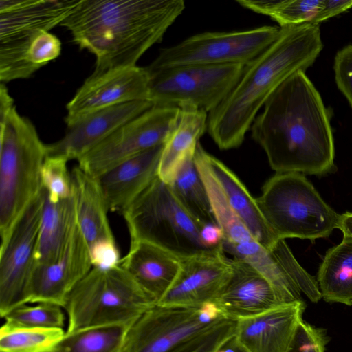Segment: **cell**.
<instances>
[{
  "label": "cell",
  "mask_w": 352,
  "mask_h": 352,
  "mask_svg": "<svg viewBox=\"0 0 352 352\" xmlns=\"http://www.w3.org/2000/svg\"><path fill=\"white\" fill-rule=\"evenodd\" d=\"M250 131L276 173L320 175L334 168L330 116L303 71L292 74L271 95Z\"/></svg>",
  "instance_id": "6da1fadb"
},
{
  "label": "cell",
  "mask_w": 352,
  "mask_h": 352,
  "mask_svg": "<svg viewBox=\"0 0 352 352\" xmlns=\"http://www.w3.org/2000/svg\"><path fill=\"white\" fill-rule=\"evenodd\" d=\"M184 9L182 0H80L60 25L95 55L100 72L135 66Z\"/></svg>",
  "instance_id": "7a4b0ae2"
},
{
  "label": "cell",
  "mask_w": 352,
  "mask_h": 352,
  "mask_svg": "<svg viewBox=\"0 0 352 352\" xmlns=\"http://www.w3.org/2000/svg\"><path fill=\"white\" fill-rule=\"evenodd\" d=\"M322 48L319 24L280 28L275 41L245 66L232 91L208 113L207 131L218 147L240 146L271 95L292 74L305 72Z\"/></svg>",
  "instance_id": "3957f363"
},
{
  "label": "cell",
  "mask_w": 352,
  "mask_h": 352,
  "mask_svg": "<svg viewBox=\"0 0 352 352\" xmlns=\"http://www.w3.org/2000/svg\"><path fill=\"white\" fill-rule=\"evenodd\" d=\"M0 236L1 246L41 191V168L46 144L33 124L15 107L0 113Z\"/></svg>",
  "instance_id": "277c9868"
},
{
  "label": "cell",
  "mask_w": 352,
  "mask_h": 352,
  "mask_svg": "<svg viewBox=\"0 0 352 352\" xmlns=\"http://www.w3.org/2000/svg\"><path fill=\"white\" fill-rule=\"evenodd\" d=\"M155 304L120 264L107 270L92 267L63 307L68 320L65 334L98 326L131 325Z\"/></svg>",
  "instance_id": "5b68a950"
},
{
  "label": "cell",
  "mask_w": 352,
  "mask_h": 352,
  "mask_svg": "<svg viewBox=\"0 0 352 352\" xmlns=\"http://www.w3.org/2000/svg\"><path fill=\"white\" fill-rule=\"evenodd\" d=\"M265 221L280 239L315 240L338 228L340 214L321 197L303 174L276 173L255 198Z\"/></svg>",
  "instance_id": "8992f818"
},
{
  "label": "cell",
  "mask_w": 352,
  "mask_h": 352,
  "mask_svg": "<svg viewBox=\"0 0 352 352\" xmlns=\"http://www.w3.org/2000/svg\"><path fill=\"white\" fill-rule=\"evenodd\" d=\"M121 213L130 243H150L180 258L212 250L201 241V227L182 206L170 185L158 175Z\"/></svg>",
  "instance_id": "52a82bcc"
},
{
  "label": "cell",
  "mask_w": 352,
  "mask_h": 352,
  "mask_svg": "<svg viewBox=\"0 0 352 352\" xmlns=\"http://www.w3.org/2000/svg\"><path fill=\"white\" fill-rule=\"evenodd\" d=\"M80 0H0V81L27 78L40 69L28 59L32 41L60 24Z\"/></svg>",
  "instance_id": "ba28073f"
},
{
  "label": "cell",
  "mask_w": 352,
  "mask_h": 352,
  "mask_svg": "<svg viewBox=\"0 0 352 352\" xmlns=\"http://www.w3.org/2000/svg\"><path fill=\"white\" fill-rule=\"evenodd\" d=\"M245 65H188L148 66L149 100L153 106L179 107L190 104L210 113L238 83Z\"/></svg>",
  "instance_id": "9c48e42d"
},
{
  "label": "cell",
  "mask_w": 352,
  "mask_h": 352,
  "mask_svg": "<svg viewBox=\"0 0 352 352\" xmlns=\"http://www.w3.org/2000/svg\"><path fill=\"white\" fill-rule=\"evenodd\" d=\"M279 33L280 28L270 25L241 31L199 33L162 49L148 66L246 65L273 43Z\"/></svg>",
  "instance_id": "30bf717a"
},
{
  "label": "cell",
  "mask_w": 352,
  "mask_h": 352,
  "mask_svg": "<svg viewBox=\"0 0 352 352\" xmlns=\"http://www.w3.org/2000/svg\"><path fill=\"white\" fill-rule=\"evenodd\" d=\"M180 109L156 107L124 123L83 155L78 166L98 177L118 164L164 144L179 117Z\"/></svg>",
  "instance_id": "8fae6325"
},
{
  "label": "cell",
  "mask_w": 352,
  "mask_h": 352,
  "mask_svg": "<svg viewBox=\"0 0 352 352\" xmlns=\"http://www.w3.org/2000/svg\"><path fill=\"white\" fill-rule=\"evenodd\" d=\"M45 199L43 188L17 222L8 241L0 248L1 317L28 304Z\"/></svg>",
  "instance_id": "7c38bea8"
},
{
  "label": "cell",
  "mask_w": 352,
  "mask_h": 352,
  "mask_svg": "<svg viewBox=\"0 0 352 352\" xmlns=\"http://www.w3.org/2000/svg\"><path fill=\"white\" fill-rule=\"evenodd\" d=\"M222 246L225 252L248 263L261 274L284 303L302 301L301 293L314 302L322 298L317 280L298 263L285 240H279L270 250L256 240Z\"/></svg>",
  "instance_id": "4fadbf2b"
},
{
  "label": "cell",
  "mask_w": 352,
  "mask_h": 352,
  "mask_svg": "<svg viewBox=\"0 0 352 352\" xmlns=\"http://www.w3.org/2000/svg\"><path fill=\"white\" fill-rule=\"evenodd\" d=\"M199 307L156 303L129 327L121 352H168L204 331L219 319L206 323Z\"/></svg>",
  "instance_id": "5bb4252c"
},
{
  "label": "cell",
  "mask_w": 352,
  "mask_h": 352,
  "mask_svg": "<svg viewBox=\"0 0 352 352\" xmlns=\"http://www.w3.org/2000/svg\"><path fill=\"white\" fill-rule=\"evenodd\" d=\"M137 100H149L145 67L135 65L94 72L67 103L65 123L68 125L98 110Z\"/></svg>",
  "instance_id": "9a60e30c"
},
{
  "label": "cell",
  "mask_w": 352,
  "mask_h": 352,
  "mask_svg": "<svg viewBox=\"0 0 352 352\" xmlns=\"http://www.w3.org/2000/svg\"><path fill=\"white\" fill-rule=\"evenodd\" d=\"M92 267L88 244L76 223L61 254L52 262L35 265L28 303L64 307L71 292Z\"/></svg>",
  "instance_id": "2e32d148"
},
{
  "label": "cell",
  "mask_w": 352,
  "mask_h": 352,
  "mask_svg": "<svg viewBox=\"0 0 352 352\" xmlns=\"http://www.w3.org/2000/svg\"><path fill=\"white\" fill-rule=\"evenodd\" d=\"M232 272L230 258L226 256L222 245L181 258V267L175 280L157 304L197 307L214 301Z\"/></svg>",
  "instance_id": "e0dca14e"
},
{
  "label": "cell",
  "mask_w": 352,
  "mask_h": 352,
  "mask_svg": "<svg viewBox=\"0 0 352 352\" xmlns=\"http://www.w3.org/2000/svg\"><path fill=\"white\" fill-rule=\"evenodd\" d=\"M153 107L149 100L126 102L89 113L70 124L59 140L46 144L47 156L78 160L124 123Z\"/></svg>",
  "instance_id": "ac0fdd59"
},
{
  "label": "cell",
  "mask_w": 352,
  "mask_h": 352,
  "mask_svg": "<svg viewBox=\"0 0 352 352\" xmlns=\"http://www.w3.org/2000/svg\"><path fill=\"white\" fill-rule=\"evenodd\" d=\"M305 307L297 301L239 319L234 339L244 352H289Z\"/></svg>",
  "instance_id": "d6986e66"
},
{
  "label": "cell",
  "mask_w": 352,
  "mask_h": 352,
  "mask_svg": "<svg viewBox=\"0 0 352 352\" xmlns=\"http://www.w3.org/2000/svg\"><path fill=\"white\" fill-rule=\"evenodd\" d=\"M231 276L214 302L224 315L239 320L285 304L272 285L248 263L230 258Z\"/></svg>",
  "instance_id": "ffe728a7"
},
{
  "label": "cell",
  "mask_w": 352,
  "mask_h": 352,
  "mask_svg": "<svg viewBox=\"0 0 352 352\" xmlns=\"http://www.w3.org/2000/svg\"><path fill=\"white\" fill-rule=\"evenodd\" d=\"M164 145L132 157L96 177L109 211L122 212L157 176Z\"/></svg>",
  "instance_id": "44dd1931"
},
{
  "label": "cell",
  "mask_w": 352,
  "mask_h": 352,
  "mask_svg": "<svg viewBox=\"0 0 352 352\" xmlns=\"http://www.w3.org/2000/svg\"><path fill=\"white\" fill-rule=\"evenodd\" d=\"M120 264L157 303L175 280L181 258L152 243L136 241L130 243Z\"/></svg>",
  "instance_id": "7402d4cb"
},
{
  "label": "cell",
  "mask_w": 352,
  "mask_h": 352,
  "mask_svg": "<svg viewBox=\"0 0 352 352\" xmlns=\"http://www.w3.org/2000/svg\"><path fill=\"white\" fill-rule=\"evenodd\" d=\"M203 157L238 218L263 247L272 249L280 240L271 230L245 184L226 164L201 147Z\"/></svg>",
  "instance_id": "603a6c76"
},
{
  "label": "cell",
  "mask_w": 352,
  "mask_h": 352,
  "mask_svg": "<svg viewBox=\"0 0 352 352\" xmlns=\"http://www.w3.org/2000/svg\"><path fill=\"white\" fill-rule=\"evenodd\" d=\"M71 174L77 223L89 248L99 243L116 241L107 217L109 210L97 178L78 166Z\"/></svg>",
  "instance_id": "cb8c5ba5"
},
{
  "label": "cell",
  "mask_w": 352,
  "mask_h": 352,
  "mask_svg": "<svg viewBox=\"0 0 352 352\" xmlns=\"http://www.w3.org/2000/svg\"><path fill=\"white\" fill-rule=\"evenodd\" d=\"M179 108V120L164 145L157 172L158 177L168 184L186 157L195 153L208 126L206 111L190 104H183Z\"/></svg>",
  "instance_id": "d4e9b609"
},
{
  "label": "cell",
  "mask_w": 352,
  "mask_h": 352,
  "mask_svg": "<svg viewBox=\"0 0 352 352\" xmlns=\"http://www.w3.org/2000/svg\"><path fill=\"white\" fill-rule=\"evenodd\" d=\"M77 223L74 195L56 202L46 195L35 252V265L54 261L63 251Z\"/></svg>",
  "instance_id": "484cf974"
},
{
  "label": "cell",
  "mask_w": 352,
  "mask_h": 352,
  "mask_svg": "<svg viewBox=\"0 0 352 352\" xmlns=\"http://www.w3.org/2000/svg\"><path fill=\"white\" fill-rule=\"evenodd\" d=\"M317 283L327 302L352 305V237L329 249L321 263Z\"/></svg>",
  "instance_id": "4316f807"
},
{
  "label": "cell",
  "mask_w": 352,
  "mask_h": 352,
  "mask_svg": "<svg viewBox=\"0 0 352 352\" xmlns=\"http://www.w3.org/2000/svg\"><path fill=\"white\" fill-rule=\"evenodd\" d=\"M169 185L179 204L197 224L201 227L217 224L207 190L195 164V153L186 157Z\"/></svg>",
  "instance_id": "83f0119b"
},
{
  "label": "cell",
  "mask_w": 352,
  "mask_h": 352,
  "mask_svg": "<svg viewBox=\"0 0 352 352\" xmlns=\"http://www.w3.org/2000/svg\"><path fill=\"white\" fill-rule=\"evenodd\" d=\"M131 325L111 324L86 328L65 334L58 352H121Z\"/></svg>",
  "instance_id": "f1b7e54d"
},
{
  "label": "cell",
  "mask_w": 352,
  "mask_h": 352,
  "mask_svg": "<svg viewBox=\"0 0 352 352\" xmlns=\"http://www.w3.org/2000/svg\"><path fill=\"white\" fill-rule=\"evenodd\" d=\"M65 336L59 328H39L3 324L0 352H51Z\"/></svg>",
  "instance_id": "f546056e"
},
{
  "label": "cell",
  "mask_w": 352,
  "mask_h": 352,
  "mask_svg": "<svg viewBox=\"0 0 352 352\" xmlns=\"http://www.w3.org/2000/svg\"><path fill=\"white\" fill-rule=\"evenodd\" d=\"M323 0H237L243 8L270 16L280 28L310 22Z\"/></svg>",
  "instance_id": "4dcf8cb0"
},
{
  "label": "cell",
  "mask_w": 352,
  "mask_h": 352,
  "mask_svg": "<svg viewBox=\"0 0 352 352\" xmlns=\"http://www.w3.org/2000/svg\"><path fill=\"white\" fill-rule=\"evenodd\" d=\"M32 304H25L9 311L2 317L5 319L4 324L27 327L64 328L65 316L63 307L47 302Z\"/></svg>",
  "instance_id": "1f68e13d"
},
{
  "label": "cell",
  "mask_w": 352,
  "mask_h": 352,
  "mask_svg": "<svg viewBox=\"0 0 352 352\" xmlns=\"http://www.w3.org/2000/svg\"><path fill=\"white\" fill-rule=\"evenodd\" d=\"M236 322V320L223 316L208 329L168 352H217L234 337Z\"/></svg>",
  "instance_id": "d6a6232c"
},
{
  "label": "cell",
  "mask_w": 352,
  "mask_h": 352,
  "mask_svg": "<svg viewBox=\"0 0 352 352\" xmlns=\"http://www.w3.org/2000/svg\"><path fill=\"white\" fill-rule=\"evenodd\" d=\"M68 160L55 156H46L41 168L42 187L47 197L53 202L71 197L74 195L72 174Z\"/></svg>",
  "instance_id": "836d02e7"
},
{
  "label": "cell",
  "mask_w": 352,
  "mask_h": 352,
  "mask_svg": "<svg viewBox=\"0 0 352 352\" xmlns=\"http://www.w3.org/2000/svg\"><path fill=\"white\" fill-rule=\"evenodd\" d=\"M61 43L54 34L45 32L37 36L31 43L28 52L30 63L41 68L60 54Z\"/></svg>",
  "instance_id": "e575fe53"
},
{
  "label": "cell",
  "mask_w": 352,
  "mask_h": 352,
  "mask_svg": "<svg viewBox=\"0 0 352 352\" xmlns=\"http://www.w3.org/2000/svg\"><path fill=\"white\" fill-rule=\"evenodd\" d=\"M326 343L324 331L302 320L297 327L289 352H324Z\"/></svg>",
  "instance_id": "d590c367"
},
{
  "label": "cell",
  "mask_w": 352,
  "mask_h": 352,
  "mask_svg": "<svg viewBox=\"0 0 352 352\" xmlns=\"http://www.w3.org/2000/svg\"><path fill=\"white\" fill-rule=\"evenodd\" d=\"M333 69L337 86L352 108V45L337 52Z\"/></svg>",
  "instance_id": "8d00e7d4"
},
{
  "label": "cell",
  "mask_w": 352,
  "mask_h": 352,
  "mask_svg": "<svg viewBox=\"0 0 352 352\" xmlns=\"http://www.w3.org/2000/svg\"><path fill=\"white\" fill-rule=\"evenodd\" d=\"M351 8H352V0H323L322 6L318 8L309 23L319 24V23L342 13Z\"/></svg>",
  "instance_id": "74e56055"
},
{
  "label": "cell",
  "mask_w": 352,
  "mask_h": 352,
  "mask_svg": "<svg viewBox=\"0 0 352 352\" xmlns=\"http://www.w3.org/2000/svg\"><path fill=\"white\" fill-rule=\"evenodd\" d=\"M200 236L203 243L208 248H216L222 245L223 232L215 223L207 224L201 228Z\"/></svg>",
  "instance_id": "f35d334b"
},
{
  "label": "cell",
  "mask_w": 352,
  "mask_h": 352,
  "mask_svg": "<svg viewBox=\"0 0 352 352\" xmlns=\"http://www.w3.org/2000/svg\"><path fill=\"white\" fill-rule=\"evenodd\" d=\"M338 229L342 232L343 236L352 237V212L340 214Z\"/></svg>",
  "instance_id": "ab89813d"
},
{
  "label": "cell",
  "mask_w": 352,
  "mask_h": 352,
  "mask_svg": "<svg viewBox=\"0 0 352 352\" xmlns=\"http://www.w3.org/2000/svg\"><path fill=\"white\" fill-rule=\"evenodd\" d=\"M217 352H244L236 342L234 337Z\"/></svg>",
  "instance_id": "60d3db41"
},
{
  "label": "cell",
  "mask_w": 352,
  "mask_h": 352,
  "mask_svg": "<svg viewBox=\"0 0 352 352\" xmlns=\"http://www.w3.org/2000/svg\"><path fill=\"white\" fill-rule=\"evenodd\" d=\"M51 352H58V351H54H54H51Z\"/></svg>",
  "instance_id": "b9f144b4"
}]
</instances>
